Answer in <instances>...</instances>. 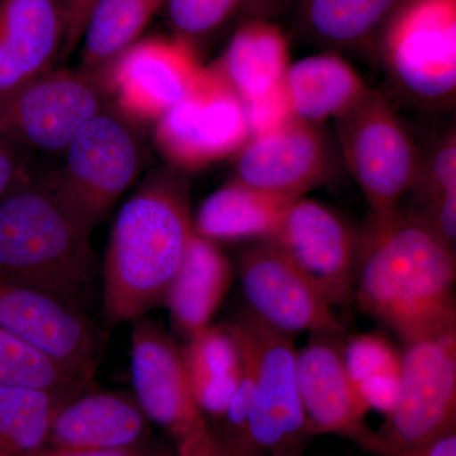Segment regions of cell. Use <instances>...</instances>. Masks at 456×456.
Segmentation results:
<instances>
[{"label":"cell","instance_id":"30","mask_svg":"<svg viewBox=\"0 0 456 456\" xmlns=\"http://www.w3.org/2000/svg\"><path fill=\"white\" fill-rule=\"evenodd\" d=\"M419 200L416 211L436 203L443 198L456 194V139L449 132L432 150L425 161H419L412 188Z\"/></svg>","mask_w":456,"mask_h":456},{"label":"cell","instance_id":"39","mask_svg":"<svg viewBox=\"0 0 456 456\" xmlns=\"http://www.w3.org/2000/svg\"><path fill=\"white\" fill-rule=\"evenodd\" d=\"M160 449H161V446H160V448H159L158 452H156L155 456H159V452H160Z\"/></svg>","mask_w":456,"mask_h":456},{"label":"cell","instance_id":"24","mask_svg":"<svg viewBox=\"0 0 456 456\" xmlns=\"http://www.w3.org/2000/svg\"><path fill=\"white\" fill-rule=\"evenodd\" d=\"M183 359L203 416L221 421L242 373L239 344L226 326H208L188 338Z\"/></svg>","mask_w":456,"mask_h":456},{"label":"cell","instance_id":"21","mask_svg":"<svg viewBox=\"0 0 456 456\" xmlns=\"http://www.w3.org/2000/svg\"><path fill=\"white\" fill-rule=\"evenodd\" d=\"M242 104L283 86L289 69V44L275 23L264 18L246 20L216 62Z\"/></svg>","mask_w":456,"mask_h":456},{"label":"cell","instance_id":"26","mask_svg":"<svg viewBox=\"0 0 456 456\" xmlns=\"http://www.w3.org/2000/svg\"><path fill=\"white\" fill-rule=\"evenodd\" d=\"M167 0H98L84 29L83 70L98 79L117 57L139 41Z\"/></svg>","mask_w":456,"mask_h":456},{"label":"cell","instance_id":"15","mask_svg":"<svg viewBox=\"0 0 456 456\" xmlns=\"http://www.w3.org/2000/svg\"><path fill=\"white\" fill-rule=\"evenodd\" d=\"M200 68L191 41L151 37L117 57L106 79L119 112L134 122L156 123L185 97Z\"/></svg>","mask_w":456,"mask_h":456},{"label":"cell","instance_id":"13","mask_svg":"<svg viewBox=\"0 0 456 456\" xmlns=\"http://www.w3.org/2000/svg\"><path fill=\"white\" fill-rule=\"evenodd\" d=\"M0 327L93 384L103 342L82 308L31 285L0 278Z\"/></svg>","mask_w":456,"mask_h":456},{"label":"cell","instance_id":"4","mask_svg":"<svg viewBox=\"0 0 456 456\" xmlns=\"http://www.w3.org/2000/svg\"><path fill=\"white\" fill-rule=\"evenodd\" d=\"M253 367V398L236 456H303L312 437L297 380L293 336L245 310L224 325Z\"/></svg>","mask_w":456,"mask_h":456},{"label":"cell","instance_id":"38","mask_svg":"<svg viewBox=\"0 0 456 456\" xmlns=\"http://www.w3.org/2000/svg\"><path fill=\"white\" fill-rule=\"evenodd\" d=\"M281 2V0H250V4L259 11V9L275 7V5L279 4Z\"/></svg>","mask_w":456,"mask_h":456},{"label":"cell","instance_id":"32","mask_svg":"<svg viewBox=\"0 0 456 456\" xmlns=\"http://www.w3.org/2000/svg\"><path fill=\"white\" fill-rule=\"evenodd\" d=\"M244 110L250 139L273 134L296 119L284 84L269 94L244 104Z\"/></svg>","mask_w":456,"mask_h":456},{"label":"cell","instance_id":"19","mask_svg":"<svg viewBox=\"0 0 456 456\" xmlns=\"http://www.w3.org/2000/svg\"><path fill=\"white\" fill-rule=\"evenodd\" d=\"M150 441V419L128 392H86L69 399L51 424L47 446L122 449Z\"/></svg>","mask_w":456,"mask_h":456},{"label":"cell","instance_id":"18","mask_svg":"<svg viewBox=\"0 0 456 456\" xmlns=\"http://www.w3.org/2000/svg\"><path fill=\"white\" fill-rule=\"evenodd\" d=\"M61 0H0V102L62 55Z\"/></svg>","mask_w":456,"mask_h":456},{"label":"cell","instance_id":"8","mask_svg":"<svg viewBox=\"0 0 456 456\" xmlns=\"http://www.w3.org/2000/svg\"><path fill=\"white\" fill-rule=\"evenodd\" d=\"M378 53L395 88L411 102L449 103L456 89V0H404Z\"/></svg>","mask_w":456,"mask_h":456},{"label":"cell","instance_id":"33","mask_svg":"<svg viewBox=\"0 0 456 456\" xmlns=\"http://www.w3.org/2000/svg\"><path fill=\"white\" fill-rule=\"evenodd\" d=\"M36 174L33 152L0 130V200L28 183Z\"/></svg>","mask_w":456,"mask_h":456},{"label":"cell","instance_id":"27","mask_svg":"<svg viewBox=\"0 0 456 456\" xmlns=\"http://www.w3.org/2000/svg\"><path fill=\"white\" fill-rule=\"evenodd\" d=\"M71 398L0 386V456L40 454L47 446L53 417Z\"/></svg>","mask_w":456,"mask_h":456},{"label":"cell","instance_id":"12","mask_svg":"<svg viewBox=\"0 0 456 456\" xmlns=\"http://www.w3.org/2000/svg\"><path fill=\"white\" fill-rule=\"evenodd\" d=\"M359 236L325 204L305 197L285 208L264 241L303 273L332 305L354 297Z\"/></svg>","mask_w":456,"mask_h":456},{"label":"cell","instance_id":"34","mask_svg":"<svg viewBox=\"0 0 456 456\" xmlns=\"http://www.w3.org/2000/svg\"><path fill=\"white\" fill-rule=\"evenodd\" d=\"M97 2L98 0H61L65 18V40L61 57L71 55L79 46L90 12Z\"/></svg>","mask_w":456,"mask_h":456},{"label":"cell","instance_id":"29","mask_svg":"<svg viewBox=\"0 0 456 456\" xmlns=\"http://www.w3.org/2000/svg\"><path fill=\"white\" fill-rule=\"evenodd\" d=\"M344 362L360 399L384 415L397 401L401 355L382 336L367 334L351 338L344 346Z\"/></svg>","mask_w":456,"mask_h":456},{"label":"cell","instance_id":"31","mask_svg":"<svg viewBox=\"0 0 456 456\" xmlns=\"http://www.w3.org/2000/svg\"><path fill=\"white\" fill-rule=\"evenodd\" d=\"M242 0H167L174 36L191 41L218 28Z\"/></svg>","mask_w":456,"mask_h":456},{"label":"cell","instance_id":"11","mask_svg":"<svg viewBox=\"0 0 456 456\" xmlns=\"http://www.w3.org/2000/svg\"><path fill=\"white\" fill-rule=\"evenodd\" d=\"M132 322L134 395L150 422L169 432L176 454L188 456L208 422L194 401L182 349L154 321L139 317Z\"/></svg>","mask_w":456,"mask_h":456},{"label":"cell","instance_id":"22","mask_svg":"<svg viewBox=\"0 0 456 456\" xmlns=\"http://www.w3.org/2000/svg\"><path fill=\"white\" fill-rule=\"evenodd\" d=\"M284 86L296 118L312 125L335 121L370 90L349 62L330 53L290 64Z\"/></svg>","mask_w":456,"mask_h":456},{"label":"cell","instance_id":"16","mask_svg":"<svg viewBox=\"0 0 456 456\" xmlns=\"http://www.w3.org/2000/svg\"><path fill=\"white\" fill-rule=\"evenodd\" d=\"M342 334L316 332L297 350V380L312 432L336 435L373 452L375 431L365 415L369 408L360 399L345 368Z\"/></svg>","mask_w":456,"mask_h":456},{"label":"cell","instance_id":"23","mask_svg":"<svg viewBox=\"0 0 456 456\" xmlns=\"http://www.w3.org/2000/svg\"><path fill=\"white\" fill-rule=\"evenodd\" d=\"M294 198L232 180L213 191L198 212L196 232L212 241L268 239Z\"/></svg>","mask_w":456,"mask_h":456},{"label":"cell","instance_id":"5","mask_svg":"<svg viewBox=\"0 0 456 456\" xmlns=\"http://www.w3.org/2000/svg\"><path fill=\"white\" fill-rule=\"evenodd\" d=\"M456 430V329L407 342L397 401L375 431L374 454L411 456Z\"/></svg>","mask_w":456,"mask_h":456},{"label":"cell","instance_id":"7","mask_svg":"<svg viewBox=\"0 0 456 456\" xmlns=\"http://www.w3.org/2000/svg\"><path fill=\"white\" fill-rule=\"evenodd\" d=\"M335 123L342 159L362 189L371 217L397 212L412 188L421 159L391 102L370 89Z\"/></svg>","mask_w":456,"mask_h":456},{"label":"cell","instance_id":"1","mask_svg":"<svg viewBox=\"0 0 456 456\" xmlns=\"http://www.w3.org/2000/svg\"><path fill=\"white\" fill-rule=\"evenodd\" d=\"M455 250L401 208L359 236L354 296L404 342L456 329Z\"/></svg>","mask_w":456,"mask_h":456},{"label":"cell","instance_id":"28","mask_svg":"<svg viewBox=\"0 0 456 456\" xmlns=\"http://www.w3.org/2000/svg\"><path fill=\"white\" fill-rule=\"evenodd\" d=\"M0 386L77 397L93 384L32 344L0 327Z\"/></svg>","mask_w":456,"mask_h":456},{"label":"cell","instance_id":"2","mask_svg":"<svg viewBox=\"0 0 456 456\" xmlns=\"http://www.w3.org/2000/svg\"><path fill=\"white\" fill-rule=\"evenodd\" d=\"M196 235L187 189L167 174L143 183L117 215L104 261V314L110 327L165 305Z\"/></svg>","mask_w":456,"mask_h":456},{"label":"cell","instance_id":"14","mask_svg":"<svg viewBox=\"0 0 456 456\" xmlns=\"http://www.w3.org/2000/svg\"><path fill=\"white\" fill-rule=\"evenodd\" d=\"M248 311L278 331L334 332L344 327L310 279L268 242L242 251L237 263Z\"/></svg>","mask_w":456,"mask_h":456},{"label":"cell","instance_id":"20","mask_svg":"<svg viewBox=\"0 0 456 456\" xmlns=\"http://www.w3.org/2000/svg\"><path fill=\"white\" fill-rule=\"evenodd\" d=\"M232 275L230 261L215 241L196 232L165 299L180 335L188 340L209 326Z\"/></svg>","mask_w":456,"mask_h":456},{"label":"cell","instance_id":"9","mask_svg":"<svg viewBox=\"0 0 456 456\" xmlns=\"http://www.w3.org/2000/svg\"><path fill=\"white\" fill-rule=\"evenodd\" d=\"M248 139L244 104L216 64L200 68L185 97L156 122L161 154L184 169L236 155Z\"/></svg>","mask_w":456,"mask_h":456},{"label":"cell","instance_id":"36","mask_svg":"<svg viewBox=\"0 0 456 456\" xmlns=\"http://www.w3.org/2000/svg\"><path fill=\"white\" fill-rule=\"evenodd\" d=\"M189 456H236L224 445V441L209 428L204 431Z\"/></svg>","mask_w":456,"mask_h":456},{"label":"cell","instance_id":"10","mask_svg":"<svg viewBox=\"0 0 456 456\" xmlns=\"http://www.w3.org/2000/svg\"><path fill=\"white\" fill-rule=\"evenodd\" d=\"M106 106L98 79L53 68L0 102V130L33 154L61 155L84 123Z\"/></svg>","mask_w":456,"mask_h":456},{"label":"cell","instance_id":"25","mask_svg":"<svg viewBox=\"0 0 456 456\" xmlns=\"http://www.w3.org/2000/svg\"><path fill=\"white\" fill-rule=\"evenodd\" d=\"M404 0H301V22L329 46L378 51L389 20Z\"/></svg>","mask_w":456,"mask_h":456},{"label":"cell","instance_id":"37","mask_svg":"<svg viewBox=\"0 0 456 456\" xmlns=\"http://www.w3.org/2000/svg\"><path fill=\"white\" fill-rule=\"evenodd\" d=\"M411 456H456V430L446 432Z\"/></svg>","mask_w":456,"mask_h":456},{"label":"cell","instance_id":"6","mask_svg":"<svg viewBox=\"0 0 456 456\" xmlns=\"http://www.w3.org/2000/svg\"><path fill=\"white\" fill-rule=\"evenodd\" d=\"M49 171L57 191L89 228L103 220L142 169L143 147L134 121L107 106L84 123Z\"/></svg>","mask_w":456,"mask_h":456},{"label":"cell","instance_id":"17","mask_svg":"<svg viewBox=\"0 0 456 456\" xmlns=\"http://www.w3.org/2000/svg\"><path fill=\"white\" fill-rule=\"evenodd\" d=\"M334 171V152L318 125L296 118L273 134L248 139L236 154L233 180L298 200L329 182Z\"/></svg>","mask_w":456,"mask_h":456},{"label":"cell","instance_id":"3","mask_svg":"<svg viewBox=\"0 0 456 456\" xmlns=\"http://www.w3.org/2000/svg\"><path fill=\"white\" fill-rule=\"evenodd\" d=\"M90 233L49 173H37L0 200V278L82 308L95 277Z\"/></svg>","mask_w":456,"mask_h":456},{"label":"cell","instance_id":"35","mask_svg":"<svg viewBox=\"0 0 456 456\" xmlns=\"http://www.w3.org/2000/svg\"><path fill=\"white\" fill-rule=\"evenodd\" d=\"M160 446L151 440L122 449H64L46 446L37 456H155Z\"/></svg>","mask_w":456,"mask_h":456}]
</instances>
